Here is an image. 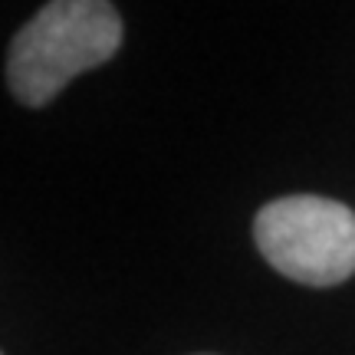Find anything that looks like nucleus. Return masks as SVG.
I'll return each instance as SVG.
<instances>
[{"instance_id": "nucleus-1", "label": "nucleus", "mask_w": 355, "mask_h": 355, "mask_svg": "<svg viewBox=\"0 0 355 355\" xmlns=\"http://www.w3.org/2000/svg\"><path fill=\"white\" fill-rule=\"evenodd\" d=\"M122 46V17L105 0H53L10 43L7 83L24 105H46L79 73L112 60Z\"/></svg>"}, {"instance_id": "nucleus-2", "label": "nucleus", "mask_w": 355, "mask_h": 355, "mask_svg": "<svg viewBox=\"0 0 355 355\" xmlns=\"http://www.w3.org/2000/svg\"><path fill=\"white\" fill-rule=\"evenodd\" d=\"M260 254L306 286H336L355 273V211L319 194L277 198L254 220Z\"/></svg>"}]
</instances>
